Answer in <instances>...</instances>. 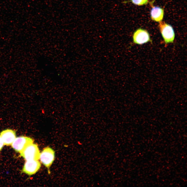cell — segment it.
I'll return each instance as SVG.
<instances>
[{
    "mask_svg": "<svg viewBox=\"0 0 187 187\" xmlns=\"http://www.w3.org/2000/svg\"><path fill=\"white\" fill-rule=\"evenodd\" d=\"M158 27L164 39L165 46L173 43L175 38V33L172 26L164 22H159Z\"/></svg>",
    "mask_w": 187,
    "mask_h": 187,
    "instance_id": "6da1fadb",
    "label": "cell"
},
{
    "mask_svg": "<svg viewBox=\"0 0 187 187\" xmlns=\"http://www.w3.org/2000/svg\"><path fill=\"white\" fill-rule=\"evenodd\" d=\"M40 154L38 145L33 143L28 145L20 153L21 156L26 161L38 160Z\"/></svg>",
    "mask_w": 187,
    "mask_h": 187,
    "instance_id": "7a4b0ae2",
    "label": "cell"
},
{
    "mask_svg": "<svg viewBox=\"0 0 187 187\" xmlns=\"http://www.w3.org/2000/svg\"><path fill=\"white\" fill-rule=\"evenodd\" d=\"M133 43L135 44L142 45L148 42L152 43L150 35L146 30L139 28L134 32L132 36Z\"/></svg>",
    "mask_w": 187,
    "mask_h": 187,
    "instance_id": "3957f363",
    "label": "cell"
},
{
    "mask_svg": "<svg viewBox=\"0 0 187 187\" xmlns=\"http://www.w3.org/2000/svg\"><path fill=\"white\" fill-rule=\"evenodd\" d=\"M55 157V152L51 148L47 147L44 149L40 153L39 158L41 163L49 169L53 163Z\"/></svg>",
    "mask_w": 187,
    "mask_h": 187,
    "instance_id": "277c9868",
    "label": "cell"
},
{
    "mask_svg": "<svg viewBox=\"0 0 187 187\" xmlns=\"http://www.w3.org/2000/svg\"><path fill=\"white\" fill-rule=\"evenodd\" d=\"M34 142L31 138L21 136L16 138L11 146L16 151L20 153L28 145L33 143Z\"/></svg>",
    "mask_w": 187,
    "mask_h": 187,
    "instance_id": "5b68a950",
    "label": "cell"
},
{
    "mask_svg": "<svg viewBox=\"0 0 187 187\" xmlns=\"http://www.w3.org/2000/svg\"><path fill=\"white\" fill-rule=\"evenodd\" d=\"M41 166V163L38 160H27L24 165L23 171L29 175H32L39 170Z\"/></svg>",
    "mask_w": 187,
    "mask_h": 187,
    "instance_id": "8992f818",
    "label": "cell"
},
{
    "mask_svg": "<svg viewBox=\"0 0 187 187\" xmlns=\"http://www.w3.org/2000/svg\"><path fill=\"white\" fill-rule=\"evenodd\" d=\"M16 131L12 129H7L3 131L0 134V136L4 143L6 145H11L16 138Z\"/></svg>",
    "mask_w": 187,
    "mask_h": 187,
    "instance_id": "52a82bcc",
    "label": "cell"
},
{
    "mask_svg": "<svg viewBox=\"0 0 187 187\" xmlns=\"http://www.w3.org/2000/svg\"><path fill=\"white\" fill-rule=\"evenodd\" d=\"M164 15V9L157 6H153L150 11L151 18L152 20L159 22L162 21Z\"/></svg>",
    "mask_w": 187,
    "mask_h": 187,
    "instance_id": "ba28073f",
    "label": "cell"
},
{
    "mask_svg": "<svg viewBox=\"0 0 187 187\" xmlns=\"http://www.w3.org/2000/svg\"><path fill=\"white\" fill-rule=\"evenodd\" d=\"M129 2H131L133 4L138 6L143 5L146 4L148 2V0H130L129 1H125L123 3H125Z\"/></svg>",
    "mask_w": 187,
    "mask_h": 187,
    "instance_id": "9c48e42d",
    "label": "cell"
},
{
    "mask_svg": "<svg viewBox=\"0 0 187 187\" xmlns=\"http://www.w3.org/2000/svg\"><path fill=\"white\" fill-rule=\"evenodd\" d=\"M4 145L3 142L0 136V151L2 149Z\"/></svg>",
    "mask_w": 187,
    "mask_h": 187,
    "instance_id": "30bf717a",
    "label": "cell"
}]
</instances>
